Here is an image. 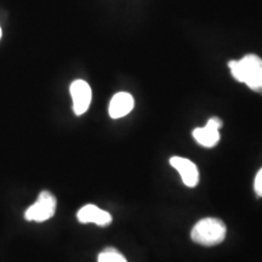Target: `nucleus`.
Listing matches in <instances>:
<instances>
[{
	"instance_id": "obj_1",
	"label": "nucleus",
	"mask_w": 262,
	"mask_h": 262,
	"mask_svg": "<svg viewBox=\"0 0 262 262\" xmlns=\"http://www.w3.org/2000/svg\"><path fill=\"white\" fill-rule=\"evenodd\" d=\"M231 73L239 83L247 84L253 91L262 94V58L257 55H247L239 61L228 63Z\"/></svg>"
},
{
	"instance_id": "obj_2",
	"label": "nucleus",
	"mask_w": 262,
	"mask_h": 262,
	"mask_svg": "<svg viewBox=\"0 0 262 262\" xmlns=\"http://www.w3.org/2000/svg\"><path fill=\"white\" fill-rule=\"evenodd\" d=\"M227 234L225 222L216 217L202 219L192 228L191 238L196 244L203 247H214L222 243Z\"/></svg>"
},
{
	"instance_id": "obj_3",
	"label": "nucleus",
	"mask_w": 262,
	"mask_h": 262,
	"mask_svg": "<svg viewBox=\"0 0 262 262\" xmlns=\"http://www.w3.org/2000/svg\"><path fill=\"white\" fill-rule=\"evenodd\" d=\"M57 201L55 195L49 191H42L38 195L37 202L32 204L25 212V219L27 221L44 222L50 220L55 215Z\"/></svg>"
},
{
	"instance_id": "obj_4",
	"label": "nucleus",
	"mask_w": 262,
	"mask_h": 262,
	"mask_svg": "<svg viewBox=\"0 0 262 262\" xmlns=\"http://www.w3.org/2000/svg\"><path fill=\"white\" fill-rule=\"evenodd\" d=\"M222 126V122L220 118L212 117L208 120L205 126L196 127L193 130L192 135L199 145L206 148L215 147L220 141V129Z\"/></svg>"
},
{
	"instance_id": "obj_5",
	"label": "nucleus",
	"mask_w": 262,
	"mask_h": 262,
	"mask_svg": "<svg viewBox=\"0 0 262 262\" xmlns=\"http://www.w3.org/2000/svg\"><path fill=\"white\" fill-rule=\"evenodd\" d=\"M71 95L73 100V111L77 116H81L89 110L91 103V93L90 85L86 81L78 79L74 80L71 85Z\"/></svg>"
},
{
	"instance_id": "obj_6",
	"label": "nucleus",
	"mask_w": 262,
	"mask_h": 262,
	"mask_svg": "<svg viewBox=\"0 0 262 262\" xmlns=\"http://www.w3.org/2000/svg\"><path fill=\"white\" fill-rule=\"evenodd\" d=\"M170 164L181 175L182 182L187 187H195L199 182V170L192 160L183 157H171Z\"/></svg>"
},
{
	"instance_id": "obj_7",
	"label": "nucleus",
	"mask_w": 262,
	"mask_h": 262,
	"mask_svg": "<svg viewBox=\"0 0 262 262\" xmlns=\"http://www.w3.org/2000/svg\"><path fill=\"white\" fill-rule=\"evenodd\" d=\"M78 221L81 224H95L97 226H108L112 222V215L94 204H86L78 211Z\"/></svg>"
},
{
	"instance_id": "obj_8",
	"label": "nucleus",
	"mask_w": 262,
	"mask_h": 262,
	"mask_svg": "<svg viewBox=\"0 0 262 262\" xmlns=\"http://www.w3.org/2000/svg\"><path fill=\"white\" fill-rule=\"evenodd\" d=\"M134 97L127 93H118L111 100L108 113L113 119H119L129 114L134 108Z\"/></svg>"
},
{
	"instance_id": "obj_9",
	"label": "nucleus",
	"mask_w": 262,
	"mask_h": 262,
	"mask_svg": "<svg viewBox=\"0 0 262 262\" xmlns=\"http://www.w3.org/2000/svg\"><path fill=\"white\" fill-rule=\"evenodd\" d=\"M97 262H127L122 253L114 248H106L98 254Z\"/></svg>"
},
{
	"instance_id": "obj_10",
	"label": "nucleus",
	"mask_w": 262,
	"mask_h": 262,
	"mask_svg": "<svg viewBox=\"0 0 262 262\" xmlns=\"http://www.w3.org/2000/svg\"><path fill=\"white\" fill-rule=\"evenodd\" d=\"M254 189L258 196H262V168L256 173V178L254 181Z\"/></svg>"
},
{
	"instance_id": "obj_11",
	"label": "nucleus",
	"mask_w": 262,
	"mask_h": 262,
	"mask_svg": "<svg viewBox=\"0 0 262 262\" xmlns=\"http://www.w3.org/2000/svg\"><path fill=\"white\" fill-rule=\"evenodd\" d=\"M0 38H2V28H0Z\"/></svg>"
}]
</instances>
